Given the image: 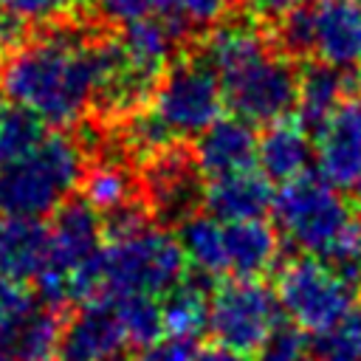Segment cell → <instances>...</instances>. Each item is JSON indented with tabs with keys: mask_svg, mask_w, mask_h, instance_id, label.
Wrapping results in <instances>:
<instances>
[{
	"mask_svg": "<svg viewBox=\"0 0 361 361\" xmlns=\"http://www.w3.org/2000/svg\"><path fill=\"white\" fill-rule=\"evenodd\" d=\"M302 0H245V11L254 23H265V25H276L288 11H293Z\"/></svg>",
	"mask_w": 361,
	"mask_h": 361,
	"instance_id": "cell-32",
	"label": "cell"
},
{
	"mask_svg": "<svg viewBox=\"0 0 361 361\" xmlns=\"http://www.w3.org/2000/svg\"><path fill=\"white\" fill-rule=\"evenodd\" d=\"M257 169L271 183H288L313 166V133L296 118H276L257 135Z\"/></svg>",
	"mask_w": 361,
	"mask_h": 361,
	"instance_id": "cell-16",
	"label": "cell"
},
{
	"mask_svg": "<svg viewBox=\"0 0 361 361\" xmlns=\"http://www.w3.org/2000/svg\"><path fill=\"white\" fill-rule=\"evenodd\" d=\"M79 197L87 200L99 214H110L141 195V178L130 169L124 155H99L85 166V175L79 180Z\"/></svg>",
	"mask_w": 361,
	"mask_h": 361,
	"instance_id": "cell-21",
	"label": "cell"
},
{
	"mask_svg": "<svg viewBox=\"0 0 361 361\" xmlns=\"http://www.w3.org/2000/svg\"><path fill=\"white\" fill-rule=\"evenodd\" d=\"M313 59L338 71L361 65V0L313 3Z\"/></svg>",
	"mask_w": 361,
	"mask_h": 361,
	"instance_id": "cell-13",
	"label": "cell"
},
{
	"mask_svg": "<svg viewBox=\"0 0 361 361\" xmlns=\"http://www.w3.org/2000/svg\"><path fill=\"white\" fill-rule=\"evenodd\" d=\"M310 361H313V358H310Z\"/></svg>",
	"mask_w": 361,
	"mask_h": 361,
	"instance_id": "cell-38",
	"label": "cell"
},
{
	"mask_svg": "<svg viewBox=\"0 0 361 361\" xmlns=\"http://www.w3.org/2000/svg\"><path fill=\"white\" fill-rule=\"evenodd\" d=\"M282 319L285 313L279 307L276 290L262 279L231 276L228 282L212 288L206 330L217 344L240 355H254Z\"/></svg>",
	"mask_w": 361,
	"mask_h": 361,
	"instance_id": "cell-9",
	"label": "cell"
},
{
	"mask_svg": "<svg viewBox=\"0 0 361 361\" xmlns=\"http://www.w3.org/2000/svg\"><path fill=\"white\" fill-rule=\"evenodd\" d=\"M104 248V223L102 214L82 197L65 200L48 226V254L45 265L37 274L34 293L51 305V307H65L71 305L68 299V285L71 276L85 268L90 259H96Z\"/></svg>",
	"mask_w": 361,
	"mask_h": 361,
	"instance_id": "cell-7",
	"label": "cell"
},
{
	"mask_svg": "<svg viewBox=\"0 0 361 361\" xmlns=\"http://www.w3.org/2000/svg\"><path fill=\"white\" fill-rule=\"evenodd\" d=\"M226 107L248 124H271L285 118L296 107L299 68L296 59L279 48H265L257 56L240 62L228 73L217 76Z\"/></svg>",
	"mask_w": 361,
	"mask_h": 361,
	"instance_id": "cell-8",
	"label": "cell"
},
{
	"mask_svg": "<svg viewBox=\"0 0 361 361\" xmlns=\"http://www.w3.org/2000/svg\"><path fill=\"white\" fill-rule=\"evenodd\" d=\"M313 361H361V302L310 341Z\"/></svg>",
	"mask_w": 361,
	"mask_h": 361,
	"instance_id": "cell-25",
	"label": "cell"
},
{
	"mask_svg": "<svg viewBox=\"0 0 361 361\" xmlns=\"http://www.w3.org/2000/svg\"><path fill=\"white\" fill-rule=\"evenodd\" d=\"M85 166L82 138L48 130L31 152L0 166V217L42 220L54 214L79 189Z\"/></svg>",
	"mask_w": 361,
	"mask_h": 361,
	"instance_id": "cell-2",
	"label": "cell"
},
{
	"mask_svg": "<svg viewBox=\"0 0 361 361\" xmlns=\"http://www.w3.org/2000/svg\"><path fill=\"white\" fill-rule=\"evenodd\" d=\"M353 71H338L313 59L310 65L299 68V87H296V121L316 133L322 121L353 93Z\"/></svg>",
	"mask_w": 361,
	"mask_h": 361,
	"instance_id": "cell-20",
	"label": "cell"
},
{
	"mask_svg": "<svg viewBox=\"0 0 361 361\" xmlns=\"http://www.w3.org/2000/svg\"><path fill=\"white\" fill-rule=\"evenodd\" d=\"M353 192H355V195H353V214H355V220L361 223V183H358Z\"/></svg>",
	"mask_w": 361,
	"mask_h": 361,
	"instance_id": "cell-34",
	"label": "cell"
},
{
	"mask_svg": "<svg viewBox=\"0 0 361 361\" xmlns=\"http://www.w3.org/2000/svg\"><path fill=\"white\" fill-rule=\"evenodd\" d=\"M45 133H48V127L42 118H37L25 107L8 104L3 113V121H0V166L31 152L42 141Z\"/></svg>",
	"mask_w": 361,
	"mask_h": 361,
	"instance_id": "cell-26",
	"label": "cell"
},
{
	"mask_svg": "<svg viewBox=\"0 0 361 361\" xmlns=\"http://www.w3.org/2000/svg\"><path fill=\"white\" fill-rule=\"evenodd\" d=\"M358 90H361V76H358ZM358 96H361V93H358Z\"/></svg>",
	"mask_w": 361,
	"mask_h": 361,
	"instance_id": "cell-37",
	"label": "cell"
},
{
	"mask_svg": "<svg viewBox=\"0 0 361 361\" xmlns=\"http://www.w3.org/2000/svg\"><path fill=\"white\" fill-rule=\"evenodd\" d=\"M79 0H0V11L25 25H59L76 11Z\"/></svg>",
	"mask_w": 361,
	"mask_h": 361,
	"instance_id": "cell-28",
	"label": "cell"
},
{
	"mask_svg": "<svg viewBox=\"0 0 361 361\" xmlns=\"http://www.w3.org/2000/svg\"><path fill=\"white\" fill-rule=\"evenodd\" d=\"M147 104L178 141L200 135L226 107L217 73L197 54L175 56L158 76Z\"/></svg>",
	"mask_w": 361,
	"mask_h": 361,
	"instance_id": "cell-6",
	"label": "cell"
},
{
	"mask_svg": "<svg viewBox=\"0 0 361 361\" xmlns=\"http://www.w3.org/2000/svg\"><path fill=\"white\" fill-rule=\"evenodd\" d=\"M189 271L178 237L158 223L104 240L102 296L149 293L164 296Z\"/></svg>",
	"mask_w": 361,
	"mask_h": 361,
	"instance_id": "cell-4",
	"label": "cell"
},
{
	"mask_svg": "<svg viewBox=\"0 0 361 361\" xmlns=\"http://www.w3.org/2000/svg\"><path fill=\"white\" fill-rule=\"evenodd\" d=\"M113 302V310L118 316V324L127 336L130 347L149 350L164 338V319H161V302L149 293H121L107 296Z\"/></svg>",
	"mask_w": 361,
	"mask_h": 361,
	"instance_id": "cell-24",
	"label": "cell"
},
{
	"mask_svg": "<svg viewBox=\"0 0 361 361\" xmlns=\"http://www.w3.org/2000/svg\"><path fill=\"white\" fill-rule=\"evenodd\" d=\"M102 37L71 25L23 39L0 68L3 99L31 110L54 130H71L93 107L102 73Z\"/></svg>",
	"mask_w": 361,
	"mask_h": 361,
	"instance_id": "cell-1",
	"label": "cell"
},
{
	"mask_svg": "<svg viewBox=\"0 0 361 361\" xmlns=\"http://www.w3.org/2000/svg\"><path fill=\"white\" fill-rule=\"evenodd\" d=\"M274 290L290 324L316 336L330 324H336L358 302L361 288L347 276H341L322 257L296 254L276 268Z\"/></svg>",
	"mask_w": 361,
	"mask_h": 361,
	"instance_id": "cell-5",
	"label": "cell"
},
{
	"mask_svg": "<svg viewBox=\"0 0 361 361\" xmlns=\"http://www.w3.org/2000/svg\"><path fill=\"white\" fill-rule=\"evenodd\" d=\"M237 0H169V8L175 17H180L189 28L214 25L231 14Z\"/></svg>",
	"mask_w": 361,
	"mask_h": 361,
	"instance_id": "cell-30",
	"label": "cell"
},
{
	"mask_svg": "<svg viewBox=\"0 0 361 361\" xmlns=\"http://www.w3.org/2000/svg\"><path fill=\"white\" fill-rule=\"evenodd\" d=\"M178 243L183 248L186 265L212 279L226 274V240L223 223L209 212H195L183 223H178Z\"/></svg>",
	"mask_w": 361,
	"mask_h": 361,
	"instance_id": "cell-23",
	"label": "cell"
},
{
	"mask_svg": "<svg viewBox=\"0 0 361 361\" xmlns=\"http://www.w3.org/2000/svg\"><path fill=\"white\" fill-rule=\"evenodd\" d=\"M121 361H161L152 350H144V353H138V355H133V358H121Z\"/></svg>",
	"mask_w": 361,
	"mask_h": 361,
	"instance_id": "cell-35",
	"label": "cell"
},
{
	"mask_svg": "<svg viewBox=\"0 0 361 361\" xmlns=\"http://www.w3.org/2000/svg\"><path fill=\"white\" fill-rule=\"evenodd\" d=\"M62 324V310L39 299L28 316L0 330V361H56Z\"/></svg>",
	"mask_w": 361,
	"mask_h": 361,
	"instance_id": "cell-18",
	"label": "cell"
},
{
	"mask_svg": "<svg viewBox=\"0 0 361 361\" xmlns=\"http://www.w3.org/2000/svg\"><path fill=\"white\" fill-rule=\"evenodd\" d=\"M192 158H195L197 172L209 180L237 172V169H245V166H254V161H257L254 124H248L237 116H220L200 135H195Z\"/></svg>",
	"mask_w": 361,
	"mask_h": 361,
	"instance_id": "cell-14",
	"label": "cell"
},
{
	"mask_svg": "<svg viewBox=\"0 0 361 361\" xmlns=\"http://www.w3.org/2000/svg\"><path fill=\"white\" fill-rule=\"evenodd\" d=\"M310 338L302 327L279 322L254 353V361H310Z\"/></svg>",
	"mask_w": 361,
	"mask_h": 361,
	"instance_id": "cell-27",
	"label": "cell"
},
{
	"mask_svg": "<svg viewBox=\"0 0 361 361\" xmlns=\"http://www.w3.org/2000/svg\"><path fill=\"white\" fill-rule=\"evenodd\" d=\"M316 175L336 189H355L361 183V96H347L322 121L313 141Z\"/></svg>",
	"mask_w": 361,
	"mask_h": 361,
	"instance_id": "cell-11",
	"label": "cell"
},
{
	"mask_svg": "<svg viewBox=\"0 0 361 361\" xmlns=\"http://www.w3.org/2000/svg\"><path fill=\"white\" fill-rule=\"evenodd\" d=\"M186 361H248V355H240L223 344H195L192 353L186 355Z\"/></svg>",
	"mask_w": 361,
	"mask_h": 361,
	"instance_id": "cell-33",
	"label": "cell"
},
{
	"mask_svg": "<svg viewBox=\"0 0 361 361\" xmlns=\"http://www.w3.org/2000/svg\"><path fill=\"white\" fill-rule=\"evenodd\" d=\"M206 276H192L186 271L183 279H178L161 302V319H164V336L169 338H189L197 341L209 327V296L212 288L203 282Z\"/></svg>",
	"mask_w": 361,
	"mask_h": 361,
	"instance_id": "cell-22",
	"label": "cell"
},
{
	"mask_svg": "<svg viewBox=\"0 0 361 361\" xmlns=\"http://www.w3.org/2000/svg\"><path fill=\"white\" fill-rule=\"evenodd\" d=\"M223 240H226V274L240 279H259L262 274L276 268L282 254L279 231L262 217L223 223Z\"/></svg>",
	"mask_w": 361,
	"mask_h": 361,
	"instance_id": "cell-17",
	"label": "cell"
},
{
	"mask_svg": "<svg viewBox=\"0 0 361 361\" xmlns=\"http://www.w3.org/2000/svg\"><path fill=\"white\" fill-rule=\"evenodd\" d=\"M127 336L107 296L82 302L62 324L56 361H121Z\"/></svg>",
	"mask_w": 361,
	"mask_h": 361,
	"instance_id": "cell-12",
	"label": "cell"
},
{
	"mask_svg": "<svg viewBox=\"0 0 361 361\" xmlns=\"http://www.w3.org/2000/svg\"><path fill=\"white\" fill-rule=\"evenodd\" d=\"M274 183L254 166L212 178L203 186V212L214 214L220 223L257 220L274 206Z\"/></svg>",
	"mask_w": 361,
	"mask_h": 361,
	"instance_id": "cell-15",
	"label": "cell"
},
{
	"mask_svg": "<svg viewBox=\"0 0 361 361\" xmlns=\"http://www.w3.org/2000/svg\"><path fill=\"white\" fill-rule=\"evenodd\" d=\"M39 296L28 282H14V279H0V330L11 327L23 316H28L37 307Z\"/></svg>",
	"mask_w": 361,
	"mask_h": 361,
	"instance_id": "cell-31",
	"label": "cell"
},
{
	"mask_svg": "<svg viewBox=\"0 0 361 361\" xmlns=\"http://www.w3.org/2000/svg\"><path fill=\"white\" fill-rule=\"evenodd\" d=\"M48 226L42 220L0 217V279L34 282L45 265Z\"/></svg>",
	"mask_w": 361,
	"mask_h": 361,
	"instance_id": "cell-19",
	"label": "cell"
},
{
	"mask_svg": "<svg viewBox=\"0 0 361 361\" xmlns=\"http://www.w3.org/2000/svg\"><path fill=\"white\" fill-rule=\"evenodd\" d=\"M6 107H8V104H6V102H3V96H0V121H3V113H6Z\"/></svg>",
	"mask_w": 361,
	"mask_h": 361,
	"instance_id": "cell-36",
	"label": "cell"
},
{
	"mask_svg": "<svg viewBox=\"0 0 361 361\" xmlns=\"http://www.w3.org/2000/svg\"><path fill=\"white\" fill-rule=\"evenodd\" d=\"M93 14L113 28H124L135 20L164 14L169 8V0H90Z\"/></svg>",
	"mask_w": 361,
	"mask_h": 361,
	"instance_id": "cell-29",
	"label": "cell"
},
{
	"mask_svg": "<svg viewBox=\"0 0 361 361\" xmlns=\"http://www.w3.org/2000/svg\"><path fill=\"white\" fill-rule=\"evenodd\" d=\"M271 212L276 231L293 248L322 259H330L358 226L353 203H347L341 189L316 172H305L282 183V189L274 195Z\"/></svg>",
	"mask_w": 361,
	"mask_h": 361,
	"instance_id": "cell-3",
	"label": "cell"
},
{
	"mask_svg": "<svg viewBox=\"0 0 361 361\" xmlns=\"http://www.w3.org/2000/svg\"><path fill=\"white\" fill-rule=\"evenodd\" d=\"M141 195L158 226H178L203 206V175L195 166L192 149L183 141L161 149L141 164Z\"/></svg>",
	"mask_w": 361,
	"mask_h": 361,
	"instance_id": "cell-10",
	"label": "cell"
}]
</instances>
